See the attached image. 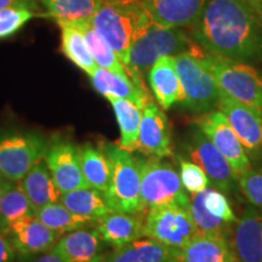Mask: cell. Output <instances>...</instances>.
Returning <instances> with one entry per match:
<instances>
[{"mask_svg": "<svg viewBox=\"0 0 262 262\" xmlns=\"http://www.w3.org/2000/svg\"><path fill=\"white\" fill-rule=\"evenodd\" d=\"M203 60L222 93L262 111V75L243 61L203 52Z\"/></svg>", "mask_w": 262, "mask_h": 262, "instance_id": "obj_8", "label": "cell"}, {"mask_svg": "<svg viewBox=\"0 0 262 262\" xmlns=\"http://www.w3.org/2000/svg\"><path fill=\"white\" fill-rule=\"evenodd\" d=\"M110 159L112 175L106 194L108 205L113 211L145 212L141 196V173L137 158L118 142L101 141L98 143Z\"/></svg>", "mask_w": 262, "mask_h": 262, "instance_id": "obj_4", "label": "cell"}, {"mask_svg": "<svg viewBox=\"0 0 262 262\" xmlns=\"http://www.w3.org/2000/svg\"><path fill=\"white\" fill-rule=\"evenodd\" d=\"M35 2V0H0V10L9 8V6L18 4V3H31Z\"/></svg>", "mask_w": 262, "mask_h": 262, "instance_id": "obj_41", "label": "cell"}, {"mask_svg": "<svg viewBox=\"0 0 262 262\" xmlns=\"http://www.w3.org/2000/svg\"><path fill=\"white\" fill-rule=\"evenodd\" d=\"M108 248L96 228L86 226L61 235L52 249L66 262H103Z\"/></svg>", "mask_w": 262, "mask_h": 262, "instance_id": "obj_16", "label": "cell"}, {"mask_svg": "<svg viewBox=\"0 0 262 262\" xmlns=\"http://www.w3.org/2000/svg\"><path fill=\"white\" fill-rule=\"evenodd\" d=\"M48 15L57 21L78 22L93 19L103 0H40Z\"/></svg>", "mask_w": 262, "mask_h": 262, "instance_id": "obj_31", "label": "cell"}, {"mask_svg": "<svg viewBox=\"0 0 262 262\" xmlns=\"http://www.w3.org/2000/svg\"><path fill=\"white\" fill-rule=\"evenodd\" d=\"M103 262H180V251L142 237L110 251Z\"/></svg>", "mask_w": 262, "mask_h": 262, "instance_id": "obj_23", "label": "cell"}, {"mask_svg": "<svg viewBox=\"0 0 262 262\" xmlns=\"http://www.w3.org/2000/svg\"><path fill=\"white\" fill-rule=\"evenodd\" d=\"M74 24L83 32L85 41H86L88 47H89L98 67L106 68V70L113 72V73L131 78L130 72L127 70L126 66L123 63L122 60L117 55V52L108 44L106 39L98 34L96 29L94 28L93 24H91V19L78 21L74 22Z\"/></svg>", "mask_w": 262, "mask_h": 262, "instance_id": "obj_28", "label": "cell"}, {"mask_svg": "<svg viewBox=\"0 0 262 262\" xmlns=\"http://www.w3.org/2000/svg\"><path fill=\"white\" fill-rule=\"evenodd\" d=\"M18 254L4 232L0 231V262H17Z\"/></svg>", "mask_w": 262, "mask_h": 262, "instance_id": "obj_38", "label": "cell"}, {"mask_svg": "<svg viewBox=\"0 0 262 262\" xmlns=\"http://www.w3.org/2000/svg\"><path fill=\"white\" fill-rule=\"evenodd\" d=\"M89 77L95 90L106 98H126L142 110L148 102L149 96L145 85L137 84L130 77L113 73L102 67H97Z\"/></svg>", "mask_w": 262, "mask_h": 262, "instance_id": "obj_21", "label": "cell"}, {"mask_svg": "<svg viewBox=\"0 0 262 262\" xmlns=\"http://www.w3.org/2000/svg\"><path fill=\"white\" fill-rule=\"evenodd\" d=\"M141 214L112 211L95 221L94 226L107 245L119 248L143 237L145 216Z\"/></svg>", "mask_w": 262, "mask_h": 262, "instance_id": "obj_18", "label": "cell"}, {"mask_svg": "<svg viewBox=\"0 0 262 262\" xmlns=\"http://www.w3.org/2000/svg\"><path fill=\"white\" fill-rule=\"evenodd\" d=\"M201 45L195 50L173 56L176 70L185 93V106L194 114H205L217 107L221 90L214 75L203 60Z\"/></svg>", "mask_w": 262, "mask_h": 262, "instance_id": "obj_5", "label": "cell"}, {"mask_svg": "<svg viewBox=\"0 0 262 262\" xmlns=\"http://www.w3.org/2000/svg\"><path fill=\"white\" fill-rule=\"evenodd\" d=\"M195 124L226 157L237 176L251 168L250 158L243 143L221 111H211L203 114Z\"/></svg>", "mask_w": 262, "mask_h": 262, "instance_id": "obj_13", "label": "cell"}, {"mask_svg": "<svg viewBox=\"0 0 262 262\" xmlns=\"http://www.w3.org/2000/svg\"><path fill=\"white\" fill-rule=\"evenodd\" d=\"M251 6H253L255 14H256L258 21L262 26V0H249Z\"/></svg>", "mask_w": 262, "mask_h": 262, "instance_id": "obj_40", "label": "cell"}, {"mask_svg": "<svg viewBox=\"0 0 262 262\" xmlns=\"http://www.w3.org/2000/svg\"><path fill=\"white\" fill-rule=\"evenodd\" d=\"M19 183L35 211L45 205L60 202L62 193L52 179L45 158L34 164L22 180H19Z\"/></svg>", "mask_w": 262, "mask_h": 262, "instance_id": "obj_24", "label": "cell"}, {"mask_svg": "<svg viewBox=\"0 0 262 262\" xmlns=\"http://www.w3.org/2000/svg\"><path fill=\"white\" fill-rule=\"evenodd\" d=\"M107 100L112 104L118 125H119L120 140L118 143L122 148L130 152L136 150L143 110L126 98L110 97Z\"/></svg>", "mask_w": 262, "mask_h": 262, "instance_id": "obj_29", "label": "cell"}, {"mask_svg": "<svg viewBox=\"0 0 262 262\" xmlns=\"http://www.w3.org/2000/svg\"><path fill=\"white\" fill-rule=\"evenodd\" d=\"M180 262H238V260L227 237L198 233L180 250Z\"/></svg>", "mask_w": 262, "mask_h": 262, "instance_id": "obj_22", "label": "cell"}, {"mask_svg": "<svg viewBox=\"0 0 262 262\" xmlns=\"http://www.w3.org/2000/svg\"><path fill=\"white\" fill-rule=\"evenodd\" d=\"M217 108L233 127L249 158L254 162L260 160L262 158V111L239 102L222 91Z\"/></svg>", "mask_w": 262, "mask_h": 262, "instance_id": "obj_12", "label": "cell"}, {"mask_svg": "<svg viewBox=\"0 0 262 262\" xmlns=\"http://www.w3.org/2000/svg\"><path fill=\"white\" fill-rule=\"evenodd\" d=\"M10 180L3 178L2 175H0V203H2V199H3V195H4V193L6 189H8L9 185H10Z\"/></svg>", "mask_w": 262, "mask_h": 262, "instance_id": "obj_42", "label": "cell"}, {"mask_svg": "<svg viewBox=\"0 0 262 262\" xmlns=\"http://www.w3.org/2000/svg\"><path fill=\"white\" fill-rule=\"evenodd\" d=\"M198 45L180 27H164L150 21L131 45L127 70L137 84L145 85L141 75L159 58L195 50Z\"/></svg>", "mask_w": 262, "mask_h": 262, "instance_id": "obj_3", "label": "cell"}, {"mask_svg": "<svg viewBox=\"0 0 262 262\" xmlns=\"http://www.w3.org/2000/svg\"><path fill=\"white\" fill-rule=\"evenodd\" d=\"M183 149L189 160L204 170L215 188L224 193H233L239 187L238 176L231 164L196 124L189 129Z\"/></svg>", "mask_w": 262, "mask_h": 262, "instance_id": "obj_10", "label": "cell"}, {"mask_svg": "<svg viewBox=\"0 0 262 262\" xmlns=\"http://www.w3.org/2000/svg\"><path fill=\"white\" fill-rule=\"evenodd\" d=\"M34 215V208L21 183L19 181L10 182L0 203V231L5 232L14 222Z\"/></svg>", "mask_w": 262, "mask_h": 262, "instance_id": "obj_30", "label": "cell"}, {"mask_svg": "<svg viewBox=\"0 0 262 262\" xmlns=\"http://www.w3.org/2000/svg\"><path fill=\"white\" fill-rule=\"evenodd\" d=\"M203 204L209 214H211L214 217L220 219V220L227 222V224L235 225L238 221V217L235 216L233 209L227 196L224 192H221L217 188L208 187L204 191L201 192Z\"/></svg>", "mask_w": 262, "mask_h": 262, "instance_id": "obj_36", "label": "cell"}, {"mask_svg": "<svg viewBox=\"0 0 262 262\" xmlns=\"http://www.w3.org/2000/svg\"><path fill=\"white\" fill-rule=\"evenodd\" d=\"M189 209H191V214L199 233L220 234L227 237V234L231 232V224H227V222L216 219L211 214H209L204 204H203L201 192L192 194Z\"/></svg>", "mask_w": 262, "mask_h": 262, "instance_id": "obj_34", "label": "cell"}, {"mask_svg": "<svg viewBox=\"0 0 262 262\" xmlns=\"http://www.w3.org/2000/svg\"><path fill=\"white\" fill-rule=\"evenodd\" d=\"M60 202L75 214L84 216L93 222L113 211L108 205L106 194L93 187L62 193Z\"/></svg>", "mask_w": 262, "mask_h": 262, "instance_id": "obj_25", "label": "cell"}, {"mask_svg": "<svg viewBox=\"0 0 262 262\" xmlns=\"http://www.w3.org/2000/svg\"><path fill=\"white\" fill-rule=\"evenodd\" d=\"M35 2L18 3L0 10V39H6L18 32L28 21L37 16Z\"/></svg>", "mask_w": 262, "mask_h": 262, "instance_id": "obj_33", "label": "cell"}, {"mask_svg": "<svg viewBox=\"0 0 262 262\" xmlns=\"http://www.w3.org/2000/svg\"><path fill=\"white\" fill-rule=\"evenodd\" d=\"M80 164L89 187L106 193L111 183L112 168L104 150L90 142L84 143L80 146Z\"/></svg>", "mask_w": 262, "mask_h": 262, "instance_id": "obj_27", "label": "cell"}, {"mask_svg": "<svg viewBox=\"0 0 262 262\" xmlns=\"http://www.w3.org/2000/svg\"><path fill=\"white\" fill-rule=\"evenodd\" d=\"M148 83L157 102L164 111L183 102L185 93L173 56L159 58L148 71Z\"/></svg>", "mask_w": 262, "mask_h": 262, "instance_id": "obj_19", "label": "cell"}, {"mask_svg": "<svg viewBox=\"0 0 262 262\" xmlns=\"http://www.w3.org/2000/svg\"><path fill=\"white\" fill-rule=\"evenodd\" d=\"M176 158H178L179 175L182 186L189 194H195V193L204 191L205 188L209 187V185H211L206 172L198 164L180 156Z\"/></svg>", "mask_w": 262, "mask_h": 262, "instance_id": "obj_35", "label": "cell"}, {"mask_svg": "<svg viewBox=\"0 0 262 262\" xmlns=\"http://www.w3.org/2000/svg\"><path fill=\"white\" fill-rule=\"evenodd\" d=\"M22 262H66L60 255H58L54 249L34 256L22 258Z\"/></svg>", "mask_w": 262, "mask_h": 262, "instance_id": "obj_39", "label": "cell"}, {"mask_svg": "<svg viewBox=\"0 0 262 262\" xmlns=\"http://www.w3.org/2000/svg\"><path fill=\"white\" fill-rule=\"evenodd\" d=\"M49 142L38 131L0 129V175L19 181L47 155Z\"/></svg>", "mask_w": 262, "mask_h": 262, "instance_id": "obj_7", "label": "cell"}, {"mask_svg": "<svg viewBox=\"0 0 262 262\" xmlns=\"http://www.w3.org/2000/svg\"><path fill=\"white\" fill-rule=\"evenodd\" d=\"M239 188L248 202L262 211V168H250L238 176Z\"/></svg>", "mask_w": 262, "mask_h": 262, "instance_id": "obj_37", "label": "cell"}, {"mask_svg": "<svg viewBox=\"0 0 262 262\" xmlns=\"http://www.w3.org/2000/svg\"><path fill=\"white\" fill-rule=\"evenodd\" d=\"M150 21L143 0H103L91 24L127 67L131 45Z\"/></svg>", "mask_w": 262, "mask_h": 262, "instance_id": "obj_2", "label": "cell"}, {"mask_svg": "<svg viewBox=\"0 0 262 262\" xmlns=\"http://www.w3.org/2000/svg\"><path fill=\"white\" fill-rule=\"evenodd\" d=\"M232 247L238 262H262V211L248 206L232 232Z\"/></svg>", "mask_w": 262, "mask_h": 262, "instance_id": "obj_17", "label": "cell"}, {"mask_svg": "<svg viewBox=\"0 0 262 262\" xmlns=\"http://www.w3.org/2000/svg\"><path fill=\"white\" fill-rule=\"evenodd\" d=\"M35 216L49 228L54 229L63 235L74 229L94 225L89 219L75 214L61 202L45 205L35 211Z\"/></svg>", "mask_w": 262, "mask_h": 262, "instance_id": "obj_32", "label": "cell"}, {"mask_svg": "<svg viewBox=\"0 0 262 262\" xmlns=\"http://www.w3.org/2000/svg\"><path fill=\"white\" fill-rule=\"evenodd\" d=\"M141 173V196L145 209L160 205L189 206L191 198L183 188L179 171L157 157H136Z\"/></svg>", "mask_w": 262, "mask_h": 262, "instance_id": "obj_6", "label": "cell"}, {"mask_svg": "<svg viewBox=\"0 0 262 262\" xmlns=\"http://www.w3.org/2000/svg\"><path fill=\"white\" fill-rule=\"evenodd\" d=\"M45 162L61 193L89 187L80 164V147L66 137H54L49 142Z\"/></svg>", "mask_w": 262, "mask_h": 262, "instance_id": "obj_11", "label": "cell"}, {"mask_svg": "<svg viewBox=\"0 0 262 262\" xmlns=\"http://www.w3.org/2000/svg\"><path fill=\"white\" fill-rule=\"evenodd\" d=\"M4 233L15 247L19 258L47 253L56 245L62 235L45 226L35 215L14 222Z\"/></svg>", "mask_w": 262, "mask_h": 262, "instance_id": "obj_15", "label": "cell"}, {"mask_svg": "<svg viewBox=\"0 0 262 262\" xmlns=\"http://www.w3.org/2000/svg\"><path fill=\"white\" fill-rule=\"evenodd\" d=\"M153 22L164 27L192 26L206 0H143Z\"/></svg>", "mask_w": 262, "mask_h": 262, "instance_id": "obj_20", "label": "cell"}, {"mask_svg": "<svg viewBox=\"0 0 262 262\" xmlns=\"http://www.w3.org/2000/svg\"><path fill=\"white\" fill-rule=\"evenodd\" d=\"M194 41L237 61L262 58V26L249 0H206L192 26Z\"/></svg>", "mask_w": 262, "mask_h": 262, "instance_id": "obj_1", "label": "cell"}, {"mask_svg": "<svg viewBox=\"0 0 262 262\" xmlns=\"http://www.w3.org/2000/svg\"><path fill=\"white\" fill-rule=\"evenodd\" d=\"M136 149L143 156L157 158L172 156L169 120L163 108L150 98L142 111Z\"/></svg>", "mask_w": 262, "mask_h": 262, "instance_id": "obj_14", "label": "cell"}, {"mask_svg": "<svg viewBox=\"0 0 262 262\" xmlns=\"http://www.w3.org/2000/svg\"><path fill=\"white\" fill-rule=\"evenodd\" d=\"M199 233L189 206L169 204L149 208L143 222V237L180 251Z\"/></svg>", "mask_w": 262, "mask_h": 262, "instance_id": "obj_9", "label": "cell"}, {"mask_svg": "<svg viewBox=\"0 0 262 262\" xmlns=\"http://www.w3.org/2000/svg\"><path fill=\"white\" fill-rule=\"evenodd\" d=\"M61 28V50L68 60L81 71L91 74L98 67L91 54L83 32L74 22L57 21Z\"/></svg>", "mask_w": 262, "mask_h": 262, "instance_id": "obj_26", "label": "cell"}]
</instances>
